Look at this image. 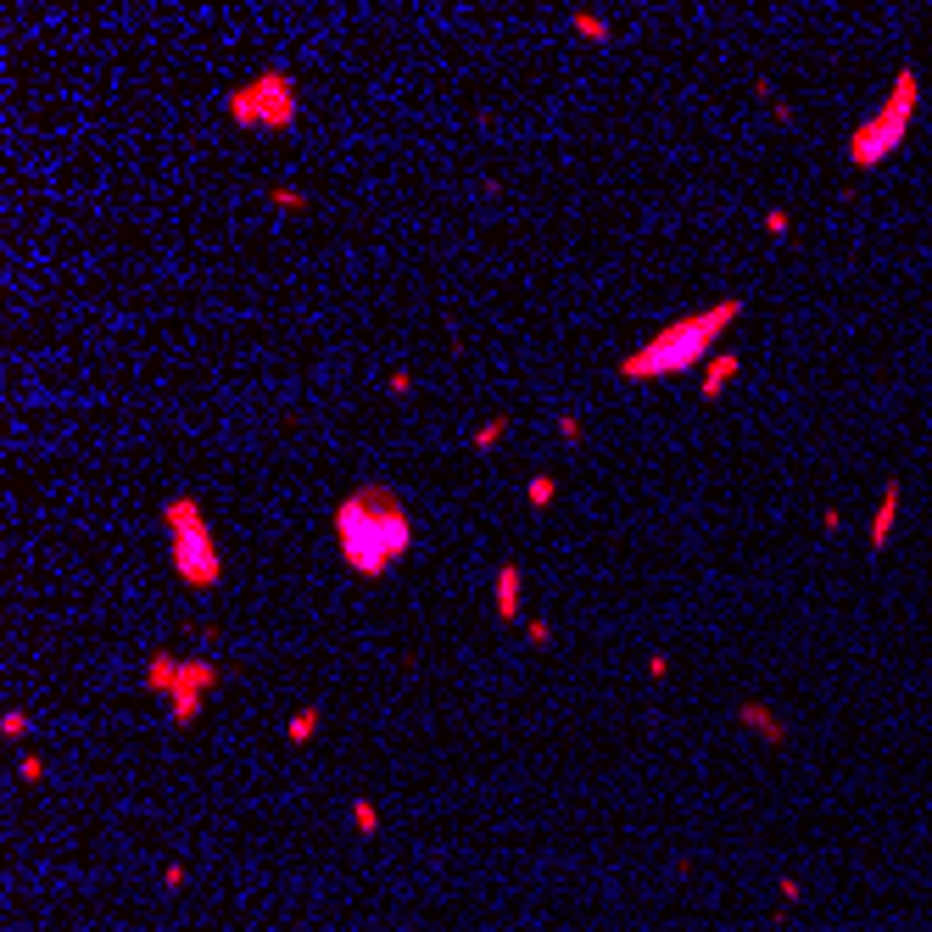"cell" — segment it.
<instances>
[{"instance_id":"19","label":"cell","mask_w":932,"mask_h":932,"mask_svg":"<svg viewBox=\"0 0 932 932\" xmlns=\"http://www.w3.org/2000/svg\"><path fill=\"white\" fill-rule=\"evenodd\" d=\"M28 732H34V720H28L23 709H6V715H0V737H6V742H28Z\"/></svg>"},{"instance_id":"6","label":"cell","mask_w":932,"mask_h":932,"mask_svg":"<svg viewBox=\"0 0 932 932\" xmlns=\"http://www.w3.org/2000/svg\"><path fill=\"white\" fill-rule=\"evenodd\" d=\"M218 659L213 653H179V670H174V687L162 698V709H168V726L174 732H190L196 720L207 715V703L218 698Z\"/></svg>"},{"instance_id":"22","label":"cell","mask_w":932,"mask_h":932,"mask_svg":"<svg viewBox=\"0 0 932 932\" xmlns=\"http://www.w3.org/2000/svg\"><path fill=\"white\" fill-rule=\"evenodd\" d=\"M765 235L787 240V235H793V213H787V207H771V213H765Z\"/></svg>"},{"instance_id":"20","label":"cell","mask_w":932,"mask_h":932,"mask_svg":"<svg viewBox=\"0 0 932 932\" xmlns=\"http://www.w3.org/2000/svg\"><path fill=\"white\" fill-rule=\"evenodd\" d=\"M525 642H531V648H553V620L547 614H531L525 620Z\"/></svg>"},{"instance_id":"26","label":"cell","mask_w":932,"mask_h":932,"mask_svg":"<svg viewBox=\"0 0 932 932\" xmlns=\"http://www.w3.org/2000/svg\"><path fill=\"white\" fill-rule=\"evenodd\" d=\"M776 894H782V904H798V899H804V882H798V877H782Z\"/></svg>"},{"instance_id":"13","label":"cell","mask_w":932,"mask_h":932,"mask_svg":"<svg viewBox=\"0 0 932 932\" xmlns=\"http://www.w3.org/2000/svg\"><path fill=\"white\" fill-rule=\"evenodd\" d=\"M570 34H581V39H592V45H609L614 39V23L604 12H592V6H581V12H570Z\"/></svg>"},{"instance_id":"2","label":"cell","mask_w":932,"mask_h":932,"mask_svg":"<svg viewBox=\"0 0 932 932\" xmlns=\"http://www.w3.org/2000/svg\"><path fill=\"white\" fill-rule=\"evenodd\" d=\"M749 313V296H720V302H703L693 313H681L670 324H659L642 346H631L626 358L614 363V380L626 385H653V380H676V375H693L720 352L726 329Z\"/></svg>"},{"instance_id":"9","label":"cell","mask_w":932,"mask_h":932,"mask_svg":"<svg viewBox=\"0 0 932 932\" xmlns=\"http://www.w3.org/2000/svg\"><path fill=\"white\" fill-rule=\"evenodd\" d=\"M899 503H904V481H899V474H887V481H882V497H877V508H871V531H865V547H871V553H887V547H894Z\"/></svg>"},{"instance_id":"18","label":"cell","mask_w":932,"mask_h":932,"mask_svg":"<svg viewBox=\"0 0 932 932\" xmlns=\"http://www.w3.org/2000/svg\"><path fill=\"white\" fill-rule=\"evenodd\" d=\"M352 826H358V838H375V832H380V810H375V798H352Z\"/></svg>"},{"instance_id":"16","label":"cell","mask_w":932,"mask_h":932,"mask_svg":"<svg viewBox=\"0 0 932 932\" xmlns=\"http://www.w3.org/2000/svg\"><path fill=\"white\" fill-rule=\"evenodd\" d=\"M268 201H274L280 213H307V201H313V196H307L302 184H268Z\"/></svg>"},{"instance_id":"14","label":"cell","mask_w":932,"mask_h":932,"mask_svg":"<svg viewBox=\"0 0 932 932\" xmlns=\"http://www.w3.org/2000/svg\"><path fill=\"white\" fill-rule=\"evenodd\" d=\"M508 430H514V419H508V413H491L486 425H474L469 447H474V452H497V447H503V436H508Z\"/></svg>"},{"instance_id":"1","label":"cell","mask_w":932,"mask_h":932,"mask_svg":"<svg viewBox=\"0 0 932 932\" xmlns=\"http://www.w3.org/2000/svg\"><path fill=\"white\" fill-rule=\"evenodd\" d=\"M329 525H336L341 564L358 581H380V575H391L413 553V514L402 503V491L385 481L352 486L336 503V514H329Z\"/></svg>"},{"instance_id":"7","label":"cell","mask_w":932,"mask_h":932,"mask_svg":"<svg viewBox=\"0 0 932 932\" xmlns=\"http://www.w3.org/2000/svg\"><path fill=\"white\" fill-rule=\"evenodd\" d=\"M491 609H497L503 626H520V620H525V564H520V558H503V564H497V575H491Z\"/></svg>"},{"instance_id":"8","label":"cell","mask_w":932,"mask_h":932,"mask_svg":"<svg viewBox=\"0 0 932 932\" xmlns=\"http://www.w3.org/2000/svg\"><path fill=\"white\" fill-rule=\"evenodd\" d=\"M732 715H737L742 732H754V737L765 742V749H787V742H793V726H787V720H782L765 698H737Z\"/></svg>"},{"instance_id":"12","label":"cell","mask_w":932,"mask_h":932,"mask_svg":"<svg viewBox=\"0 0 932 932\" xmlns=\"http://www.w3.org/2000/svg\"><path fill=\"white\" fill-rule=\"evenodd\" d=\"M319 726H324V709L319 703H302V709L285 720V742H291V749H307V742L319 737Z\"/></svg>"},{"instance_id":"21","label":"cell","mask_w":932,"mask_h":932,"mask_svg":"<svg viewBox=\"0 0 932 932\" xmlns=\"http://www.w3.org/2000/svg\"><path fill=\"white\" fill-rule=\"evenodd\" d=\"M642 670H648V681H653V687H665V681H670V670H676V659H670L665 648H653V653H648V665H642Z\"/></svg>"},{"instance_id":"23","label":"cell","mask_w":932,"mask_h":932,"mask_svg":"<svg viewBox=\"0 0 932 932\" xmlns=\"http://www.w3.org/2000/svg\"><path fill=\"white\" fill-rule=\"evenodd\" d=\"M17 782H23V787H39V782H45V759H39V754H23V759H17Z\"/></svg>"},{"instance_id":"29","label":"cell","mask_w":932,"mask_h":932,"mask_svg":"<svg viewBox=\"0 0 932 932\" xmlns=\"http://www.w3.org/2000/svg\"><path fill=\"white\" fill-rule=\"evenodd\" d=\"M162 882H168V894H179V887H184V865H168V877H162Z\"/></svg>"},{"instance_id":"5","label":"cell","mask_w":932,"mask_h":932,"mask_svg":"<svg viewBox=\"0 0 932 932\" xmlns=\"http://www.w3.org/2000/svg\"><path fill=\"white\" fill-rule=\"evenodd\" d=\"M223 112H230L235 129L246 134H291L296 123H302V85H296V73L291 68H257L246 85L230 90V101H223Z\"/></svg>"},{"instance_id":"28","label":"cell","mask_w":932,"mask_h":932,"mask_svg":"<svg viewBox=\"0 0 932 932\" xmlns=\"http://www.w3.org/2000/svg\"><path fill=\"white\" fill-rule=\"evenodd\" d=\"M821 531L838 536V531H843V514H838V508H821Z\"/></svg>"},{"instance_id":"4","label":"cell","mask_w":932,"mask_h":932,"mask_svg":"<svg viewBox=\"0 0 932 932\" xmlns=\"http://www.w3.org/2000/svg\"><path fill=\"white\" fill-rule=\"evenodd\" d=\"M162 531H168V570L179 575V587L218 592L223 587V547H218L213 525H207V508L190 491L162 503Z\"/></svg>"},{"instance_id":"24","label":"cell","mask_w":932,"mask_h":932,"mask_svg":"<svg viewBox=\"0 0 932 932\" xmlns=\"http://www.w3.org/2000/svg\"><path fill=\"white\" fill-rule=\"evenodd\" d=\"M385 391H391V397H397V402H408V397H413V369H391Z\"/></svg>"},{"instance_id":"10","label":"cell","mask_w":932,"mask_h":932,"mask_svg":"<svg viewBox=\"0 0 932 932\" xmlns=\"http://www.w3.org/2000/svg\"><path fill=\"white\" fill-rule=\"evenodd\" d=\"M737 375H742V358H737V352H726V346H720L715 358L703 363V380H698V397H703V408H715L720 397H726V385H732Z\"/></svg>"},{"instance_id":"11","label":"cell","mask_w":932,"mask_h":932,"mask_svg":"<svg viewBox=\"0 0 932 932\" xmlns=\"http://www.w3.org/2000/svg\"><path fill=\"white\" fill-rule=\"evenodd\" d=\"M174 670H179V653H174V648H151V653H146V693H151L157 703L168 698Z\"/></svg>"},{"instance_id":"27","label":"cell","mask_w":932,"mask_h":932,"mask_svg":"<svg viewBox=\"0 0 932 932\" xmlns=\"http://www.w3.org/2000/svg\"><path fill=\"white\" fill-rule=\"evenodd\" d=\"M771 118L782 123V129H793V123H798V107H793V101H776V107H771Z\"/></svg>"},{"instance_id":"3","label":"cell","mask_w":932,"mask_h":932,"mask_svg":"<svg viewBox=\"0 0 932 932\" xmlns=\"http://www.w3.org/2000/svg\"><path fill=\"white\" fill-rule=\"evenodd\" d=\"M921 101H927L921 68H910V61H904V68L894 73V85H887V95H882V107H871L855 129H848V168H860V174L882 168V162L910 140V129H916Z\"/></svg>"},{"instance_id":"17","label":"cell","mask_w":932,"mask_h":932,"mask_svg":"<svg viewBox=\"0 0 932 932\" xmlns=\"http://www.w3.org/2000/svg\"><path fill=\"white\" fill-rule=\"evenodd\" d=\"M553 430H558V442H564L570 452H575V447L587 442V425H581V413H570V408H564V413H558V419H553Z\"/></svg>"},{"instance_id":"15","label":"cell","mask_w":932,"mask_h":932,"mask_svg":"<svg viewBox=\"0 0 932 932\" xmlns=\"http://www.w3.org/2000/svg\"><path fill=\"white\" fill-rule=\"evenodd\" d=\"M558 486H564V481H558V474H547V469H536V474H531V481H525V508H536V514H542V508H553V497H558Z\"/></svg>"},{"instance_id":"25","label":"cell","mask_w":932,"mask_h":932,"mask_svg":"<svg viewBox=\"0 0 932 932\" xmlns=\"http://www.w3.org/2000/svg\"><path fill=\"white\" fill-rule=\"evenodd\" d=\"M749 90H754V95L765 101V107H776V101H782V95H776V85H771L765 73H754V85H749Z\"/></svg>"}]
</instances>
